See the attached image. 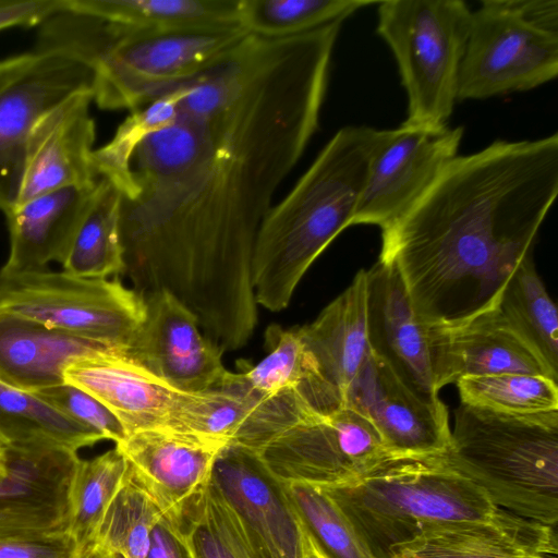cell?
<instances>
[{"label":"cell","mask_w":558,"mask_h":558,"mask_svg":"<svg viewBox=\"0 0 558 558\" xmlns=\"http://www.w3.org/2000/svg\"><path fill=\"white\" fill-rule=\"evenodd\" d=\"M340 28L250 35L187 83L175 120L132 156L122 275L142 298L177 299L223 352L244 347L256 327V238L318 128Z\"/></svg>","instance_id":"6da1fadb"},{"label":"cell","mask_w":558,"mask_h":558,"mask_svg":"<svg viewBox=\"0 0 558 558\" xmlns=\"http://www.w3.org/2000/svg\"><path fill=\"white\" fill-rule=\"evenodd\" d=\"M558 195V134L495 141L456 156L416 204L381 231L378 260L401 276L432 328L495 308L533 250Z\"/></svg>","instance_id":"7a4b0ae2"},{"label":"cell","mask_w":558,"mask_h":558,"mask_svg":"<svg viewBox=\"0 0 558 558\" xmlns=\"http://www.w3.org/2000/svg\"><path fill=\"white\" fill-rule=\"evenodd\" d=\"M389 133L366 125L339 129L292 190L272 205L252 259L257 305L284 310L314 260L352 226L371 162Z\"/></svg>","instance_id":"3957f363"},{"label":"cell","mask_w":558,"mask_h":558,"mask_svg":"<svg viewBox=\"0 0 558 558\" xmlns=\"http://www.w3.org/2000/svg\"><path fill=\"white\" fill-rule=\"evenodd\" d=\"M322 488L374 558H390L397 546L432 526L526 520L495 506L481 488L446 463L442 452L390 458L357 478Z\"/></svg>","instance_id":"277c9868"},{"label":"cell","mask_w":558,"mask_h":558,"mask_svg":"<svg viewBox=\"0 0 558 558\" xmlns=\"http://www.w3.org/2000/svg\"><path fill=\"white\" fill-rule=\"evenodd\" d=\"M251 34L240 24L135 32L88 22L74 28L64 51L94 72L93 99L106 110H136L198 77Z\"/></svg>","instance_id":"5b68a950"},{"label":"cell","mask_w":558,"mask_h":558,"mask_svg":"<svg viewBox=\"0 0 558 558\" xmlns=\"http://www.w3.org/2000/svg\"><path fill=\"white\" fill-rule=\"evenodd\" d=\"M442 457L498 508L557 526L558 411L506 414L461 403Z\"/></svg>","instance_id":"8992f818"},{"label":"cell","mask_w":558,"mask_h":558,"mask_svg":"<svg viewBox=\"0 0 558 558\" xmlns=\"http://www.w3.org/2000/svg\"><path fill=\"white\" fill-rule=\"evenodd\" d=\"M377 33L391 49L408 97L404 122L446 125L457 101L472 11L462 0L378 2Z\"/></svg>","instance_id":"52a82bcc"},{"label":"cell","mask_w":558,"mask_h":558,"mask_svg":"<svg viewBox=\"0 0 558 558\" xmlns=\"http://www.w3.org/2000/svg\"><path fill=\"white\" fill-rule=\"evenodd\" d=\"M0 311L125 352L144 319L145 301L117 279L3 266Z\"/></svg>","instance_id":"ba28073f"},{"label":"cell","mask_w":558,"mask_h":558,"mask_svg":"<svg viewBox=\"0 0 558 558\" xmlns=\"http://www.w3.org/2000/svg\"><path fill=\"white\" fill-rule=\"evenodd\" d=\"M93 88L92 69L64 53L35 50L0 61L1 210L19 202L36 124L71 97L93 94Z\"/></svg>","instance_id":"9c48e42d"},{"label":"cell","mask_w":558,"mask_h":558,"mask_svg":"<svg viewBox=\"0 0 558 558\" xmlns=\"http://www.w3.org/2000/svg\"><path fill=\"white\" fill-rule=\"evenodd\" d=\"M557 74L558 34L531 26L507 0H485L472 11L457 101L533 89Z\"/></svg>","instance_id":"30bf717a"},{"label":"cell","mask_w":558,"mask_h":558,"mask_svg":"<svg viewBox=\"0 0 558 558\" xmlns=\"http://www.w3.org/2000/svg\"><path fill=\"white\" fill-rule=\"evenodd\" d=\"M257 453L279 482L320 487L350 482L395 458L369 421L347 407L292 426Z\"/></svg>","instance_id":"8fae6325"},{"label":"cell","mask_w":558,"mask_h":558,"mask_svg":"<svg viewBox=\"0 0 558 558\" xmlns=\"http://www.w3.org/2000/svg\"><path fill=\"white\" fill-rule=\"evenodd\" d=\"M463 128L403 122L390 130L376 151L359 198L352 226L381 231L399 221L457 156Z\"/></svg>","instance_id":"7c38bea8"},{"label":"cell","mask_w":558,"mask_h":558,"mask_svg":"<svg viewBox=\"0 0 558 558\" xmlns=\"http://www.w3.org/2000/svg\"><path fill=\"white\" fill-rule=\"evenodd\" d=\"M2 447L0 542L68 532L77 451L41 444Z\"/></svg>","instance_id":"4fadbf2b"},{"label":"cell","mask_w":558,"mask_h":558,"mask_svg":"<svg viewBox=\"0 0 558 558\" xmlns=\"http://www.w3.org/2000/svg\"><path fill=\"white\" fill-rule=\"evenodd\" d=\"M316 416L320 414L298 389L263 397L244 387L229 371L216 388L181 391L168 426L258 452L284 430Z\"/></svg>","instance_id":"5bb4252c"},{"label":"cell","mask_w":558,"mask_h":558,"mask_svg":"<svg viewBox=\"0 0 558 558\" xmlns=\"http://www.w3.org/2000/svg\"><path fill=\"white\" fill-rule=\"evenodd\" d=\"M209 483L239 519L262 558H305V530L282 483L256 451L228 444Z\"/></svg>","instance_id":"9a60e30c"},{"label":"cell","mask_w":558,"mask_h":558,"mask_svg":"<svg viewBox=\"0 0 558 558\" xmlns=\"http://www.w3.org/2000/svg\"><path fill=\"white\" fill-rule=\"evenodd\" d=\"M143 299L144 319L124 353L179 391L220 386L229 373L223 351L202 332L194 314L166 292Z\"/></svg>","instance_id":"2e32d148"},{"label":"cell","mask_w":558,"mask_h":558,"mask_svg":"<svg viewBox=\"0 0 558 558\" xmlns=\"http://www.w3.org/2000/svg\"><path fill=\"white\" fill-rule=\"evenodd\" d=\"M344 407L369 421L395 457L436 454L450 446L445 404L420 398L371 350L345 392Z\"/></svg>","instance_id":"e0dca14e"},{"label":"cell","mask_w":558,"mask_h":558,"mask_svg":"<svg viewBox=\"0 0 558 558\" xmlns=\"http://www.w3.org/2000/svg\"><path fill=\"white\" fill-rule=\"evenodd\" d=\"M369 350L420 398L436 402L432 328L415 313L398 270L378 260L366 270Z\"/></svg>","instance_id":"ac0fdd59"},{"label":"cell","mask_w":558,"mask_h":558,"mask_svg":"<svg viewBox=\"0 0 558 558\" xmlns=\"http://www.w3.org/2000/svg\"><path fill=\"white\" fill-rule=\"evenodd\" d=\"M227 445L162 426L130 434L116 447L128 461L132 478L161 513L177 518L209 483L215 461Z\"/></svg>","instance_id":"d6986e66"},{"label":"cell","mask_w":558,"mask_h":558,"mask_svg":"<svg viewBox=\"0 0 558 558\" xmlns=\"http://www.w3.org/2000/svg\"><path fill=\"white\" fill-rule=\"evenodd\" d=\"M366 294L362 269L314 322L299 327L314 366L313 407L320 415L343 408L345 392L369 352Z\"/></svg>","instance_id":"ffe728a7"},{"label":"cell","mask_w":558,"mask_h":558,"mask_svg":"<svg viewBox=\"0 0 558 558\" xmlns=\"http://www.w3.org/2000/svg\"><path fill=\"white\" fill-rule=\"evenodd\" d=\"M432 362L438 391L465 377L508 373L558 379L497 306L456 327L432 328Z\"/></svg>","instance_id":"44dd1931"},{"label":"cell","mask_w":558,"mask_h":558,"mask_svg":"<svg viewBox=\"0 0 558 558\" xmlns=\"http://www.w3.org/2000/svg\"><path fill=\"white\" fill-rule=\"evenodd\" d=\"M93 94L71 97L48 112L35 126L28 143L19 202L98 180L93 166L95 123L89 114Z\"/></svg>","instance_id":"7402d4cb"},{"label":"cell","mask_w":558,"mask_h":558,"mask_svg":"<svg viewBox=\"0 0 558 558\" xmlns=\"http://www.w3.org/2000/svg\"><path fill=\"white\" fill-rule=\"evenodd\" d=\"M64 380L99 400L128 435L168 426L181 391L124 352H102L72 363Z\"/></svg>","instance_id":"603a6c76"},{"label":"cell","mask_w":558,"mask_h":558,"mask_svg":"<svg viewBox=\"0 0 558 558\" xmlns=\"http://www.w3.org/2000/svg\"><path fill=\"white\" fill-rule=\"evenodd\" d=\"M112 351L122 352L0 311V381L11 387L35 392L63 384L72 363Z\"/></svg>","instance_id":"cb8c5ba5"},{"label":"cell","mask_w":558,"mask_h":558,"mask_svg":"<svg viewBox=\"0 0 558 558\" xmlns=\"http://www.w3.org/2000/svg\"><path fill=\"white\" fill-rule=\"evenodd\" d=\"M557 549V526L461 522L423 530L390 558H556Z\"/></svg>","instance_id":"d4e9b609"},{"label":"cell","mask_w":558,"mask_h":558,"mask_svg":"<svg viewBox=\"0 0 558 558\" xmlns=\"http://www.w3.org/2000/svg\"><path fill=\"white\" fill-rule=\"evenodd\" d=\"M96 183L52 190L7 211L11 245L4 266L37 269L50 262L62 264Z\"/></svg>","instance_id":"484cf974"},{"label":"cell","mask_w":558,"mask_h":558,"mask_svg":"<svg viewBox=\"0 0 558 558\" xmlns=\"http://www.w3.org/2000/svg\"><path fill=\"white\" fill-rule=\"evenodd\" d=\"M240 0H69V9L129 31H172L238 24Z\"/></svg>","instance_id":"4316f807"},{"label":"cell","mask_w":558,"mask_h":558,"mask_svg":"<svg viewBox=\"0 0 558 558\" xmlns=\"http://www.w3.org/2000/svg\"><path fill=\"white\" fill-rule=\"evenodd\" d=\"M121 197L110 180L98 178L61 264L64 271L86 278L122 274Z\"/></svg>","instance_id":"83f0119b"},{"label":"cell","mask_w":558,"mask_h":558,"mask_svg":"<svg viewBox=\"0 0 558 558\" xmlns=\"http://www.w3.org/2000/svg\"><path fill=\"white\" fill-rule=\"evenodd\" d=\"M104 440L36 393L0 381V445H57L74 451Z\"/></svg>","instance_id":"f1b7e54d"},{"label":"cell","mask_w":558,"mask_h":558,"mask_svg":"<svg viewBox=\"0 0 558 558\" xmlns=\"http://www.w3.org/2000/svg\"><path fill=\"white\" fill-rule=\"evenodd\" d=\"M498 310L510 327L558 377V313L533 262L524 259L499 298Z\"/></svg>","instance_id":"f546056e"},{"label":"cell","mask_w":558,"mask_h":558,"mask_svg":"<svg viewBox=\"0 0 558 558\" xmlns=\"http://www.w3.org/2000/svg\"><path fill=\"white\" fill-rule=\"evenodd\" d=\"M177 520L192 558H262L210 483L186 502Z\"/></svg>","instance_id":"4dcf8cb0"},{"label":"cell","mask_w":558,"mask_h":558,"mask_svg":"<svg viewBox=\"0 0 558 558\" xmlns=\"http://www.w3.org/2000/svg\"><path fill=\"white\" fill-rule=\"evenodd\" d=\"M372 0H240V24L253 36L280 39L341 22Z\"/></svg>","instance_id":"1f68e13d"},{"label":"cell","mask_w":558,"mask_h":558,"mask_svg":"<svg viewBox=\"0 0 558 558\" xmlns=\"http://www.w3.org/2000/svg\"><path fill=\"white\" fill-rule=\"evenodd\" d=\"M265 344L268 354L256 365L234 373L235 379L263 397L298 389L313 408L315 372L299 327L284 329L270 325L265 332Z\"/></svg>","instance_id":"d6a6232c"},{"label":"cell","mask_w":558,"mask_h":558,"mask_svg":"<svg viewBox=\"0 0 558 558\" xmlns=\"http://www.w3.org/2000/svg\"><path fill=\"white\" fill-rule=\"evenodd\" d=\"M187 83L134 110L117 129L110 142L93 153L96 175L110 180L129 195L133 190L130 163L136 147L148 135L169 126L177 118Z\"/></svg>","instance_id":"836d02e7"},{"label":"cell","mask_w":558,"mask_h":558,"mask_svg":"<svg viewBox=\"0 0 558 558\" xmlns=\"http://www.w3.org/2000/svg\"><path fill=\"white\" fill-rule=\"evenodd\" d=\"M129 474L117 447L90 460H80L70 489V532L83 548L93 544L98 525Z\"/></svg>","instance_id":"e575fe53"},{"label":"cell","mask_w":558,"mask_h":558,"mask_svg":"<svg viewBox=\"0 0 558 558\" xmlns=\"http://www.w3.org/2000/svg\"><path fill=\"white\" fill-rule=\"evenodd\" d=\"M461 403L506 413L558 411L557 381L541 375L498 374L465 377L456 383Z\"/></svg>","instance_id":"d590c367"},{"label":"cell","mask_w":558,"mask_h":558,"mask_svg":"<svg viewBox=\"0 0 558 558\" xmlns=\"http://www.w3.org/2000/svg\"><path fill=\"white\" fill-rule=\"evenodd\" d=\"M161 511L129 474L109 504L93 544L121 558H146Z\"/></svg>","instance_id":"8d00e7d4"},{"label":"cell","mask_w":558,"mask_h":558,"mask_svg":"<svg viewBox=\"0 0 558 558\" xmlns=\"http://www.w3.org/2000/svg\"><path fill=\"white\" fill-rule=\"evenodd\" d=\"M306 532L327 558H374L338 505L319 486L282 483Z\"/></svg>","instance_id":"74e56055"},{"label":"cell","mask_w":558,"mask_h":558,"mask_svg":"<svg viewBox=\"0 0 558 558\" xmlns=\"http://www.w3.org/2000/svg\"><path fill=\"white\" fill-rule=\"evenodd\" d=\"M39 398L81 425L119 444L128 433L116 415L87 391L63 383L35 391Z\"/></svg>","instance_id":"f35d334b"},{"label":"cell","mask_w":558,"mask_h":558,"mask_svg":"<svg viewBox=\"0 0 558 558\" xmlns=\"http://www.w3.org/2000/svg\"><path fill=\"white\" fill-rule=\"evenodd\" d=\"M83 550L70 532L0 542V558H82Z\"/></svg>","instance_id":"ab89813d"},{"label":"cell","mask_w":558,"mask_h":558,"mask_svg":"<svg viewBox=\"0 0 558 558\" xmlns=\"http://www.w3.org/2000/svg\"><path fill=\"white\" fill-rule=\"evenodd\" d=\"M69 9V0H0V31L41 25L51 15Z\"/></svg>","instance_id":"60d3db41"},{"label":"cell","mask_w":558,"mask_h":558,"mask_svg":"<svg viewBox=\"0 0 558 558\" xmlns=\"http://www.w3.org/2000/svg\"><path fill=\"white\" fill-rule=\"evenodd\" d=\"M146 558H192L177 518L160 514L151 530Z\"/></svg>","instance_id":"b9f144b4"},{"label":"cell","mask_w":558,"mask_h":558,"mask_svg":"<svg viewBox=\"0 0 558 558\" xmlns=\"http://www.w3.org/2000/svg\"><path fill=\"white\" fill-rule=\"evenodd\" d=\"M507 2L531 26L558 34V2L556 0H507Z\"/></svg>","instance_id":"7bdbcfd3"},{"label":"cell","mask_w":558,"mask_h":558,"mask_svg":"<svg viewBox=\"0 0 558 558\" xmlns=\"http://www.w3.org/2000/svg\"><path fill=\"white\" fill-rule=\"evenodd\" d=\"M82 558H121L112 553L107 551L106 549L90 544L84 548L82 553Z\"/></svg>","instance_id":"ee69618b"},{"label":"cell","mask_w":558,"mask_h":558,"mask_svg":"<svg viewBox=\"0 0 558 558\" xmlns=\"http://www.w3.org/2000/svg\"><path fill=\"white\" fill-rule=\"evenodd\" d=\"M305 530V529H304ZM305 558H327L316 542L305 530Z\"/></svg>","instance_id":"f6af8a7d"},{"label":"cell","mask_w":558,"mask_h":558,"mask_svg":"<svg viewBox=\"0 0 558 558\" xmlns=\"http://www.w3.org/2000/svg\"><path fill=\"white\" fill-rule=\"evenodd\" d=\"M4 463V452L3 447L0 445V465Z\"/></svg>","instance_id":"bcb514c9"}]
</instances>
